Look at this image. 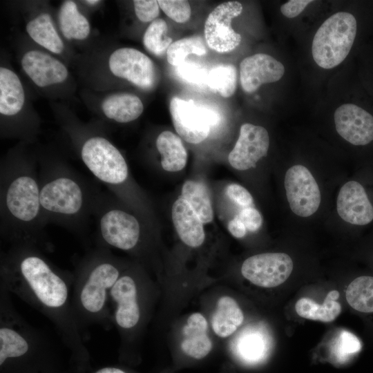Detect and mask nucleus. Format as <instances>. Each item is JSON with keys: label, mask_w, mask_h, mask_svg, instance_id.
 <instances>
[{"label": "nucleus", "mask_w": 373, "mask_h": 373, "mask_svg": "<svg viewBox=\"0 0 373 373\" xmlns=\"http://www.w3.org/2000/svg\"><path fill=\"white\" fill-rule=\"evenodd\" d=\"M284 184L289 207L296 215L307 218L316 212L321 204V191L307 168L300 164L290 167Z\"/></svg>", "instance_id": "10"}, {"label": "nucleus", "mask_w": 373, "mask_h": 373, "mask_svg": "<svg viewBox=\"0 0 373 373\" xmlns=\"http://www.w3.org/2000/svg\"><path fill=\"white\" fill-rule=\"evenodd\" d=\"M272 339L269 331L262 325H250L233 338L231 350L238 360L248 365L262 363L269 356Z\"/></svg>", "instance_id": "17"}, {"label": "nucleus", "mask_w": 373, "mask_h": 373, "mask_svg": "<svg viewBox=\"0 0 373 373\" xmlns=\"http://www.w3.org/2000/svg\"><path fill=\"white\" fill-rule=\"evenodd\" d=\"M237 216L249 231H256L262 223L260 213L254 207L244 208Z\"/></svg>", "instance_id": "39"}, {"label": "nucleus", "mask_w": 373, "mask_h": 373, "mask_svg": "<svg viewBox=\"0 0 373 373\" xmlns=\"http://www.w3.org/2000/svg\"><path fill=\"white\" fill-rule=\"evenodd\" d=\"M181 198L187 202L203 223L213 218V211L206 186L193 180L186 181L182 188Z\"/></svg>", "instance_id": "29"}, {"label": "nucleus", "mask_w": 373, "mask_h": 373, "mask_svg": "<svg viewBox=\"0 0 373 373\" xmlns=\"http://www.w3.org/2000/svg\"><path fill=\"white\" fill-rule=\"evenodd\" d=\"M0 285L48 318L75 355L86 354L73 309V272L52 264L39 247L14 245L1 254Z\"/></svg>", "instance_id": "1"}, {"label": "nucleus", "mask_w": 373, "mask_h": 373, "mask_svg": "<svg viewBox=\"0 0 373 373\" xmlns=\"http://www.w3.org/2000/svg\"><path fill=\"white\" fill-rule=\"evenodd\" d=\"M312 0H289L280 7L281 13L287 18H294L299 15Z\"/></svg>", "instance_id": "40"}, {"label": "nucleus", "mask_w": 373, "mask_h": 373, "mask_svg": "<svg viewBox=\"0 0 373 373\" xmlns=\"http://www.w3.org/2000/svg\"><path fill=\"white\" fill-rule=\"evenodd\" d=\"M169 111L173 126L180 137L191 144H198L209 135L219 117L210 108L186 101L176 96L171 98Z\"/></svg>", "instance_id": "9"}, {"label": "nucleus", "mask_w": 373, "mask_h": 373, "mask_svg": "<svg viewBox=\"0 0 373 373\" xmlns=\"http://www.w3.org/2000/svg\"><path fill=\"white\" fill-rule=\"evenodd\" d=\"M85 2L88 4H90V5H95V4H97V3L99 2V1L98 0H87V1H85Z\"/></svg>", "instance_id": "43"}, {"label": "nucleus", "mask_w": 373, "mask_h": 373, "mask_svg": "<svg viewBox=\"0 0 373 373\" xmlns=\"http://www.w3.org/2000/svg\"><path fill=\"white\" fill-rule=\"evenodd\" d=\"M337 133L356 146H365L373 142V115L356 104L347 103L334 112Z\"/></svg>", "instance_id": "16"}, {"label": "nucleus", "mask_w": 373, "mask_h": 373, "mask_svg": "<svg viewBox=\"0 0 373 373\" xmlns=\"http://www.w3.org/2000/svg\"><path fill=\"white\" fill-rule=\"evenodd\" d=\"M285 73L283 64L265 53H257L245 58L240 64L242 88L252 93L264 84L280 80Z\"/></svg>", "instance_id": "18"}, {"label": "nucleus", "mask_w": 373, "mask_h": 373, "mask_svg": "<svg viewBox=\"0 0 373 373\" xmlns=\"http://www.w3.org/2000/svg\"><path fill=\"white\" fill-rule=\"evenodd\" d=\"M60 29L68 39L82 40L90 33V24L87 19L77 9L73 1H65L58 14Z\"/></svg>", "instance_id": "27"}, {"label": "nucleus", "mask_w": 373, "mask_h": 373, "mask_svg": "<svg viewBox=\"0 0 373 373\" xmlns=\"http://www.w3.org/2000/svg\"><path fill=\"white\" fill-rule=\"evenodd\" d=\"M227 196L240 206L250 207L254 200L251 193L242 186L238 184H231L226 189Z\"/></svg>", "instance_id": "38"}, {"label": "nucleus", "mask_w": 373, "mask_h": 373, "mask_svg": "<svg viewBox=\"0 0 373 373\" xmlns=\"http://www.w3.org/2000/svg\"><path fill=\"white\" fill-rule=\"evenodd\" d=\"M0 229L6 242L48 249L40 202L39 174L33 162L15 158L0 169Z\"/></svg>", "instance_id": "2"}, {"label": "nucleus", "mask_w": 373, "mask_h": 373, "mask_svg": "<svg viewBox=\"0 0 373 373\" xmlns=\"http://www.w3.org/2000/svg\"><path fill=\"white\" fill-rule=\"evenodd\" d=\"M30 37L38 44L49 51L59 54L64 50V44L58 35L50 15L43 13L30 21L26 26Z\"/></svg>", "instance_id": "28"}, {"label": "nucleus", "mask_w": 373, "mask_h": 373, "mask_svg": "<svg viewBox=\"0 0 373 373\" xmlns=\"http://www.w3.org/2000/svg\"><path fill=\"white\" fill-rule=\"evenodd\" d=\"M345 296L354 309L363 313H373V276L356 278L348 285Z\"/></svg>", "instance_id": "30"}, {"label": "nucleus", "mask_w": 373, "mask_h": 373, "mask_svg": "<svg viewBox=\"0 0 373 373\" xmlns=\"http://www.w3.org/2000/svg\"><path fill=\"white\" fill-rule=\"evenodd\" d=\"M339 293L336 290L329 291L323 303L319 305L312 299L302 298L295 305L298 316L302 318L324 323L335 320L341 312V306L336 300Z\"/></svg>", "instance_id": "26"}, {"label": "nucleus", "mask_w": 373, "mask_h": 373, "mask_svg": "<svg viewBox=\"0 0 373 373\" xmlns=\"http://www.w3.org/2000/svg\"><path fill=\"white\" fill-rule=\"evenodd\" d=\"M157 3L162 10L177 23H184L190 19L191 8L187 1L159 0Z\"/></svg>", "instance_id": "35"}, {"label": "nucleus", "mask_w": 373, "mask_h": 373, "mask_svg": "<svg viewBox=\"0 0 373 373\" xmlns=\"http://www.w3.org/2000/svg\"><path fill=\"white\" fill-rule=\"evenodd\" d=\"M269 147V136L264 127L243 124L240 126L238 139L229 154V162L237 170L249 169L267 155Z\"/></svg>", "instance_id": "14"}, {"label": "nucleus", "mask_w": 373, "mask_h": 373, "mask_svg": "<svg viewBox=\"0 0 373 373\" xmlns=\"http://www.w3.org/2000/svg\"><path fill=\"white\" fill-rule=\"evenodd\" d=\"M135 12L137 18L142 22L153 21L160 14V6L157 1L135 0L133 1Z\"/></svg>", "instance_id": "37"}, {"label": "nucleus", "mask_w": 373, "mask_h": 373, "mask_svg": "<svg viewBox=\"0 0 373 373\" xmlns=\"http://www.w3.org/2000/svg\"><path fill=\"white\" fill-rule=\"evenodd\" d=\"M111 73L128 80L143 90H151L155 85L157 73L153 61L143 52L133 48H121L110 56Z\"/></svg>", "instance_id": "13"}, {"label": "nucleus", "mask_w": 373, "mask_h": 373, "mask_svg": "<svg viewBox=\"0 0 373 373\" xmlns=\"http://www.w3.org/2000/svg\"><path fill=\"white\" fill-rule=\"evenodd\" d=\"M293 270V261L285 253H264L247 258L241 267L242 276L261 287H277L287 280Z\"/></svg>", "instance_id": "11"}, {"label": "nucleus", "mask_w": 373, "mask_h": 373, "mask_svg": "<svg viewBox=\"0 0 373 373\" xmlns=\"http://www.w3.org/2000/svg\"><path fill=\"white\" fill-rule=\"evenodd\" d=\"M172 220L182 241L189 247H198L204 241L203 222L191 206L180 197L172 207Z\"/></svg>", "instance_id": "20"}, {"label": "nucleus", "mask_w": 373, "mask_h": 373, "mask_svg": "<svg viewBox=\"0 0 373 373\" xmlns=\"http://www.w3.org/2000/svg\"><path fill=\"white\" fill-rule=\"evenodd\" d=\"M361 350L359 339L352 333L341 330L329 347V358L336 364H343Z\"/></svg>", "instance_id": "34"}, {"label": "nucleus", "mask_w": 373, "mask_h": 373, "mask_svg": "<svg viewBox=\"0 0 373 373\" xmlns=\"http://www.w3.org/2000/svg\"><path fill=\"white\" fill-rule=\"evenodd\" d=\"M167 30L168 26L164 19H156L153 21L143 37L145 48L157 57L166 54L168 48L173 43L172 39L167 36Z\"/></svg>", "instance_id": "32"}, {"label": "nucleus", "mask_w": 373, "mask_h": 373, "mask_svg": "<svg viewBox=\"0 0 373 373\" xmlns=\"http://www.w3.org/2000/svg\"><path fill=\"white\" fill-rule=\"evenodd\" d=\"M207 86L223 97H231L237 86L236 68L229 64L213 67L208 72Z\"/></svg>", "instance_id": "31"}, {"label": "nucleus", "mask_w": 373, "mask_h": 373, "mask_svg": "<svg viewBox=\"0 0 373 373\" xmlns=\"http://www.w3.org/2000/svg\"><path fill=\"white\" fill-rule=\"evenodd\" d=\"M336 210L346 222L363 227L373 222V200L365 184L350 180L340 189L336 199Z\"/></svg>", "instance_id": "15"}, {"label": "nucleus", "mask_w": 373, "mask_h": 373, "mask_svg": "<svg viewBox=\"0 0 373 373\" xmlns=\"http://www.w3.org/2000/svg\"><path fill=\"white\" fill-rule=\"evenodd\" d=\"M79 154L97 180L119 197L124 193L129 178L128 167L122 154L108 139L99 135L85 139Z\"/></svg>", "instance_id": "7"}, {"label": "nucleus", "mask_w": 373, "mask_h": 373, "mask_svg": "<svg viewBox=\"0 0 373 373\" xmlns=\"http://www.w3.org/2000/svg\"><path fill=\"white\" fill-rule=\"evenodd\" d=\"M181 349L187 356L200 359L205 357L212 349V341L208 334V323L200 313L191 314L182 328Z\"/></svg>", "instance_id": "21"}, {"label": "nucleus", "mask_w": 373, "mask_h": 373, "mask_svg": "<svg viewBox=\"0 0 373 373\" xmlns=\"http://www.w3.org/2000/svg\"><path fill=\"white\" fill-rule=\"evenodd\" d=\"M155 144L164 171L175 172L184 169L187 162V152L179 136L169 131H162L158 135Z\"/></svg>", "instance_id": "25"}, {"label": "nucleus", "mask_w": 373, "mask_h": 373, "mask_svg": "<svg viewBox=\"0 0 373 373\" xmlns=\"http://www.w3.org/2000/svg\"><path fill=\"white\" fill-rule=\"evenodd\" d=\"M21 66L39 87L61 83L68 76V70L61 61L39 50L26 52L21 59Z\"/></svg>", "instance_id": "19"}, {"label": "nucleus", "mask_w": 373, "mask_h": 373, "mask_svg": "<svg viewBox=\"0 0 373 373\" xmlns=\"http://www.w3.org/2000/svg\"><path fill=\"white\" fill-rule=\"evenodd\" d=\"M177 75L183 81L195 85H206L208 72L202 66L189 62H184L177 66Z\"/></svg>", "instance_id": "36"}, {"label": "nucleus", "mask_w": 373, "mask_h": 373, "mask_svg": "<svg viewBox=\"0 0 373 373\" xmlns=\"http://www.w3.org/2000/svg\"><path fill=\"white\" fill-rule=\"evenodd\" d=\"M25 100L24 90L18 76L11 70L0 68V113L12 116L20 112Z\"/></svg>", "instance_id": "24"}, {"label": "nucleus", "mask_w": 373, "mask_h": 373, "mask_svg": "<svg viewBox=\"0 0 373 373\" xmlns=\"http://www.w3.org/2000/svg\"><path fill=\"white\" fill-rule=\"evenodd\" d=\"M104 114L119 123H128L137 119L142 113L144 106L136 95L119 93L106 97L102 104Z\"/></svg>", "instance_id": "22"}, {"label": "nucleus", "mask_w": 373, "mask_h": 373, "mask_svg": "<svg viewBox=\"0 0 373 373\" xmlns=\"http://www.w3.org/2000/svg\"><path fill=\"white\" fill-rule=\"evenodd\" d=\"M95 373H126L124 370L113 367H106L102 368L100 370H98Z\"/></svg>", "instance_id": "42"}, {"label": "nucleus", "mask_w": 373, "mask_h": 373, "mask_svg": "<svg viewBox=\"0 0 373 373\" xmlns=\"http://www.w3.org/2000/svg\"><path fill=\"white\" fill-rule=\"evenodd\" d=\"M238 1H227L218 5L208 16L204 23V37L209 47L224 53L235 49L241 36L231 28V21L242 12Z\"/></svg>", "instance_id": "12"}, {"label": "nucleus", "mask_w": 373, "mask_h": 373, "mask_svg": "<svg viewBox=\"0 0 373 373\" xmlns=\"http://www.w3.org/2000/svg\"><path fill=\"white\" fill-rule=\"evenodd\" d=\"M112 323L125 339L135 332L143 317L140 287L137 278L130 272H123L110 294Z\"/></svg>", "instance_id": "8"}, {"label": "nucleus", "mask_w": 373, "mask_h": 373, "mask_svg": "<svg viewBox=\"0 0 373 373\" xmlns=\"http://www.w3.org/2000/svg\"><path fill=\"white\" fill-rule=\"evenodd\" d=\"M40 202L44 218L81 233L92 216L99 191L64 164H45L39 171Z\"/></svg>", "instance_id": "4"}, {"label": "nucleus", "mask_w": 373, "mask_h": 373, "mask_svg": "<svg viewBox=\"0 0 373 373\" xmlns=\"http://www.w3.org/2000/svg\"><path fill=\"white\" fill-rule=\"evenodd\" d=\"M206 53L203 39L200 36H193L173 42L167 50L166 57L170 64L178 66L185 61L189 55H204Z\"/></svg>", "instance_id": "33"}, {"label": "nucleus", "mask_w": 373, "mask_h": 373, "mask_svg": "<svg viewBox=\"0 0 373 373\" xmlns=\"http://www.w3.org/2000/svg\"><path fill=\"white\" fill-rule=\"evenodd\" d=\"M92 216L97 227V243L131 251L141 242L142 226L138 218L118 205L108 192H97Z\"/></svg>", "instance_id": "5"}, {"label": "nucleus", "mask_w": 373, "mask_h": 373, "mask_svg": "<svg viewBox=\"0 0 373 373\" xmlns=\"http://www.w3.org/2000/svg\"><path fill=\"white\" fill-rule=\"evenodd\" d=\"M357 32L355 17L338 12L327 18L314 35L312 53L320 67L330 69L342 63L349 55Z\"/></svg>", "instance_id": "6"}, {"label": "nucleus", "mask_w": 373, "mask_h": 373, "mask_svg": "<svg viewBox=\"0 0 373 373\" xmlns=\"http://www.w3.org/2000/svg\"><path fill=\"white\" fill-rule=\"evenodd\" d=\"M123 270L109 248L98 243L75 265L72 305L83 334L92 325L108 330L113 324L110 294Z\"/></svg>", "instance_id": "3"}, {"label": "nucleus", "mask_w": 373, "mask_h": 373, "mask_svg": "<svg viewBox=\"0 0 373 373\" xmlns=\"http://www.w3.org/2000/svg\"><path fill=\"white\" fill-rule=\"evenodd\" d=\"M243 321V312L233 298L224 296L218 299L211 321L212 329L217 336L221 338L230 336L242 324Z\"/></svg>", "instance_id": "23"}, {"label": "nucleus", "mask_w": 373, "mask_h": 373, "mask_svg": "<svg viewBox=\"0 0 373 373\" xmlns=\"http://www.w3.org/2000/svg\"><path fill=\"white\" fill-rule=\"evenodd\" d=\"M228 230L233 236L237 238L244 237L247 233L245 226L237 216L229 222Z\"/></svg>", "instance_id": "41"}]
</instances>
